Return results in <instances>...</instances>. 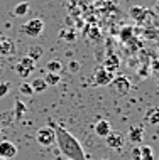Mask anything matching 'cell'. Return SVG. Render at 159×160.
<instances>
[{
  "instance_id": "ac0fdd59",
  "label": "cell",
  "mask_w": 159,
  "mask_h": 160,
  "mask_svg": "<svg viewBox=\"0 0 159 160\" xmlns=\"http://www.w3.org/2000/svg\"><path fill=\"white\" fill-rule=\"evenodd\" d=\"M32 91L34 93H44L46 91V88H48V84L44 83V79L42 78H36V79L32 81Z\"/></svg>"
},
{
  "instance_id": "7a4b0ae2",
  "label": "cell",
  "mask_w": 159,
  "mask_h": 160,
  "mask_svg": "<svg viewBox=\"0 0 159 160\" xmlns=\"http://www.w3.org/2000/svg\"><path fill=\"white\" fill-rule=\"evenodd\" d=\"M109 86H110L112 93L117 94V96H125V94L130 91V81H129V78L124 76V74L114 76Z\"/></svg>"
},
{
  "instance_id": "30bf717a",
  "label": "cell",
  "mask_w": 159,
  "mask_h": 160,
  "mask_svg": "<svg viewBox=\"0 0 159 160\" xmlns=\"http://www.w3.org/2000/svg\"><path fill=\"white\" fill-rule=\"evenodd\" d=\"M120 66V58H119V54H114V52H110L109 56L105 58V61H103V69H107L109 72H115L119 69Z\"/></svg>"
},
{
  "instance_id": "7402d4cb",
  "label": "cell",
  "mask_w": 159,
  "mask_h": 160,
  "mask_svg": "<svg viewBox=\"0 0 159 160\" xmlns=\"http://www.w3.org/2000/svg\"><path fill=\"white\" fill-rule=\"evenodd\" d=\"M19 93H20V94H25V96H31V94H34L32 86L24 81V83H20V86H19Z\"/></svg>"
},
{
  "instance_id": "603a6c76",
  "label": "cell",
  "mask_w": 159,
  "mask_h": 160,
  "mask_svg": "<svg viewBox=\"0 0 159 160\" xmlns=\"http://www.w3.org/2000/svg\"><path fill=\"white\" fill-rule=\"evenodd\" d=\"M8 91H10V83L2 81V83H0V98H3Z\"/></svg>"
},
{
  "instance_id": "52a82bcc",
  "label": "cell",
  "mask_w": 159,
  "mask_h": 160,
  "mask_svg": "<svg viewBox=\"0 0 159 160\" xmlns=\"http://www.w3.org/2000/svg\"><path fill=\"white\" fill-rule=\"evenodd\" d=\"M17 51V46L12 39L5 37L3 34H0V56H14Z\"/></svg>"
},
{
  "instance_id": "f546056e",
  "label": "cell",
  "mask_w": 159,
  "mask_h": 160,
  "mask_svg": "<svg viewBox=\"0 0 159 160\" xmlns=\"http://www.w3.org/2000/svg\"><path fill=\"white\" fill-rule=\"evenodd\" d=\"M66 160H70V158H66Z\"/></svg>"
},
{
  "instance_id": "44dd1931",
  "label": "cell",
  "mask_w": 159,
  "mask_h": 160,
  "mask_svg": "<svg viewBox=\"0 0 159 160\" xmlns=\"http://www.w3.org/2000/svg\"><path fill=\"white\" fill-rule=\"evenodd\" d=\"M46 68H48V72H58L59 74V71L63 69V64L59 61H49L46 64Z\"/></svg>"
},
{
  "instance_id": "7c38bea8",
  "label": "cell",
  "mask_w": 159,
  "mask_h": 160,
  "mask_svg": "<svg viewBox=\"0 0 159 160\" xmlns=\"http://www.w3.org/2000/svg\"><path fill=\"white\" fill-rule=\"evenodd\" d=\"M129 14H130V17L135 20V22H144V19L149 15V10L147 8H144V7H140V5H134V7H130L129 8Z\"/></svg>"
},
{
  "instance_id": "2e32d148",
  "label": "cell",
  "mask_w": 159,
  "mask_h": 160,
  "mask_svg": "<svg viewBox=\"0 0 159 160\" xmlns=\"http://www.w3.org/2000/svg\"><path fill=\"white\" fill-rule=\"evenodd\" d=\"M146 120H147L151 125H157V122H159V110L156 106L149 108V111L146 113Z\"/></svg>"
},
{
  "instance_id": "4316f807",
  "label": "cell",
  "mask_w": 159,
  "mask_h": 160,
  "mask_svg": "<svg viewBox=\"0 0 159 160\" xmlns=\"http://www.w3.org/2000/svg\"><path fill=\"white\" fill-rule=\"evenodd\" d=\"M157 64H159V62H157V59L154 58V59H152V62H151V69H152V74H154V72L157 71Z\"/></svg>"
},
{
  "instance_id": "e0dca14e",
  "label": "cell",
  "mask_w": 159,
  "mask_h": 160,
  "mask_svg": "<svg viewBox=\"0 0 159 160\" xmlns=\"http://www.w3.org/2000/svg\"><path fill=\"white\" fill-rule=\"evenodd\" d=\"M42 79H44V83L48 86H56V84H59V81H61V76H59L58 72H48Z\"/></svg>"
},
{
  "instance_id": "8fae6325",
  "label": "cell",
  "mask_w": 159,
  "mask_h": 160,
  "mask_svg": "<svg viewBox=\"0 0 159 160\" xmlns=\"http://www.w3.org/2000/svg\"><path fill=\"white\" fill-rule=\"evenodd\" d=\"M129 140L132 143H142L144 140V127L142 125H134L129 130Z\"/></svg>"
},
{
  "instance_id": "9c48e42d",
  "label": "cell",
  "mask_w": 159,
  "mask_h": 160,
  "mask_svg": "<svg viewBox=\"0 0 159 160\" xmlns=\"http://www.w3.org/2000/svg\"><path fill=\"white\" fill-rule=\"evenodd\" d=\"M15 155H17V147L12 142H8V140L0 142V157L8 160V158H14Z\"/></svg>"
},
{
  "instance_id": "9a60e30c",
  "label": "cell",
  "mask_w": 159,
  "mask_h": 160,
  "mask_svg": "<svg viewBox=\"0 0 159 160\" xmlns=\"http://www.w3.org/2000/svg\"><path fill=\"white\" fill-rule=\"evenodd\" d=\"M42 54H44V49L41 46H32V47H29L27 58H31L32 61H37V59L42 58Z\"/></svg>"
},
{
  "instance_id": "277c9868",
  "label": "cell",
  "mask_w": 159,
  "mask_h": 160,
  "mask_svg": "<svg viewBox=\"0 0 159 160\" xmlns=\"http://www.w3.org/2000/svg\"><path fill=\"white\" fill-rule=\"evenodd\" d=\"M36 140L37 143L42 145V147H49L53 145L56 142V137H54V130L51 125H48V127H42L36 132Z\"/></svg>"
},
{
  "instance_id": "cb8c5ba5",
  "label": "cell",
  "mask_w": 159,
  "mask_h": 160,
  "mask_svg": "<svg viewBox=\"0 0 159 160\" xmlns=\"http://www.w3.org/2000/svg\"><path fill=\"white\" fill-rule=\"evenodd\" d=\"M144 36H146V39H156V37H157V31H156V27H151V29H146Z\"/></svg>"
},
{
  "instance_id": "d6986e66",
  "label": "cell",
  "mask_w": 159,
  "mask_h": 160,
  "mask_svg": "<svg viewBox=\"0 0 159 160\" xmlns=\"http://www.w3.org/2000/svg\"><path fill=\"white\" fill-rule=\"evenodd\" d=\"M139 152L144 160H154V150L149 145H139Z\"/></svg>"
},
{
  "instance_id": "f1b7e54d",
  "label": "cell",
  "mask_w": 159,
  "mask_h": 160,
  "mask_svg": "<svg viewBox=\"0 0 159 160\" xmlns=\"http://www.w3.org/2000/svg\"><path fill=\"white\" fill-rule=\"evenodd\" d=\"M0 160H5V158H2V157H0Z\"/></svg>"
},
{
  "instance_id": "4fadbf2b",
  "label": "cell",
  "mask_w": 159,
  "mask_h": 160,
  "mask_svg": "<svg viewBox=\"0 0 159 160\" xmlns=\"http://www.w3.org/2000/svg\"><path fill=\"white\" fill-rule=\"evenodd\" d=\"M93 130H95V133H97L98 137H102V138H105L112 132L110 123L107 122V120H98V122L95 123V127H93Z\"/></svg>"
},
{
  "instance_id": "ba28073f",
  "label": "cell",
  "mask_w": 159,
  "mask_h": 160,
  "mask_svg": "<svg viewBox=\"0 0 159 160\" xmlns=\"http://www.w3.org/2000/svg\"><path fill=\"white\" fill-rule=\"evenodd\" d=\"M112 78H114V72H109L107 69L103 68H98L95 71V76H93V83H95L97 86H109Z\"/></svg>"
},
{
  "instance_id": "5b68a950",
  "label": "cell",
  "mask_w": 159,
  "mask_h": 160,
  "mask_svg": "<svg viewBox=\"0 0 159 160\" xmlns=\"http://www.w3.org/2000/svg\"><path fill=\"white\" fill-rule=\"evenodd\" d=\"M34 69H36V61H32L27 56L15 64V72L19 74V78H29L34 72Z\"/></svg>"
},
{
  "instance_id": "ffe728a7",
  "label": "cell",
  "mask_w": 159,
  "mask_h": 160,
  "mask_svg": "<svg viewBox=\"0 0 159 160\" xmlns=\"http://www.w3.org/2000/svg\"><path fill=\"white\" fill-rule=\"evenodd\" d=\"M29 8H31V5H29V2H20V3H17L15 8H14V15L17 17H22L25 15L29 12Z\"/></svg>"
},
{
  "instance_id": "d4e9b609",
  "label": "cell",
  "mask_w": 159,
  "mask_h": 160,
  "mask_svg": "<svg viewBox=\"0 0 159 160\" xmlns=\"http://www.w3.org/2000/svg\"><path fill=\"white\" fill-rule=\"evenodd\" d=\"M132 160H144L140 157V152H139V145L134 147V150H132Z\"/></svg>"
},
{
  "instance_id": "8992f818",
  "label": "cell",
  "mask_w": 159,
  "mask_h": 160,
  "mask_svg": "<svg viewBox=\"0 0 159 160\" xmlns=\"http://www.w3.org/2000/svg\"><path fill=\"white\" fill-rule=\"evenodd\" d=\"M105 143L112 150H120L124 147V143H125V138H124V135L120 132H110L105 137Z\"/></svg>"
},
{
  "instance_id": "484cf974",
  "label": "cell",
  "mask_w": 159,
  "mask_h": 160,
  "mask_svg": "<svg viewBox=\"0 0 159 160\" xmlns=\"http://www.w3.org/2000/svg\"><path fill=\"white\" fill-rule=\"evenodd\" d=\"M80 69V62H76V61H71L70 62V71L71 72H76Z\"/></svg>"
},
{
  "instance_id": "6da1fadb",
  "label": "cell",
  "mask_w": 159,
  "mask_h": 160,
  "mask_svg": "<svg viewBox=\"0 0 159 160\" xmlns=\"http://www.w3.org/2000/svg\"><path fill=\"white\" fill-rule=\"evenodd\" d=\"M54 130V137H56V143H58V148L66 158L70 160H87V155H85L83 147L80 145V142L76 140L75 137L71 135L64 127L58 123H49Z\"/></svg>"
},
{
  "instance_id": "5bb4252c",
  "label": "cell",
  "mask_w": 159,
  "mask_h": 160,
  "mask_svg": "<svg viewBox=\"0 0 159 160\" xmlns=\"http://www.w3.org/2000/svg\"><path fill=\"white\" fill-rule=\"evenodd\" d=\"M25 111H27V106H25L20 99H15V105H14V116H15V120H22V116L25 115Z\"/></svg>"
},
{
  "instance_id": "3957f363",
  "label": "cell",
  "mask_w": 159,
  "mask_h": 160,
  "mask_svg": "<svg viewBox=\"0 0 159 160\" xmlns=\"http://www.w3.org/2000/svg\"><path fill=\"white\" fill-rule=\"evenodd\" d=\"M42 31H44V20L42 19H31V20H27L24 25H22V32L25 34L27 37H31V39H34V37H39L41 34H42Z\"/></svg>"
},
{
  "instance_id": "83f0119b",
  "label": "cell",
  "mask_w": 159,
  "mask_h": 160,
  "mask_svg": "<svg viewBox=\"0 0 159 160\" xmlns=\"http://www.w3.org/2000/svg\"><path fill=\"white\" fill-rule=\"evenodd\" d=\"M66 41H75V32H68L66 34Z\"/></svg>"
}]
</instances>
